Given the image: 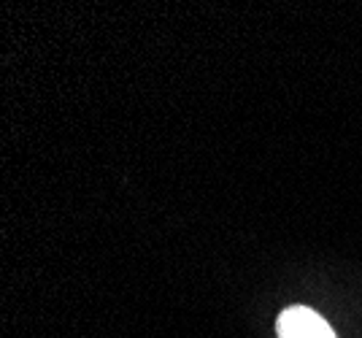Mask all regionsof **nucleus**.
<instances>
[{
  "mask_svg": "<svg viewBox=\"0 0 362 338\" xmlns=\"http://www.w3.org/2000/svg\"><path fill=\"white\" fill-rule=\"evenodd\" d=\"M279 338H335V333L317 311L292 306L279 320Z\"/></svg>",
  "mask_w": 362,
  "mask_h": 338,
  "instance_id": "obj_1",
  "label": "nucleus"
}]
</instances>
